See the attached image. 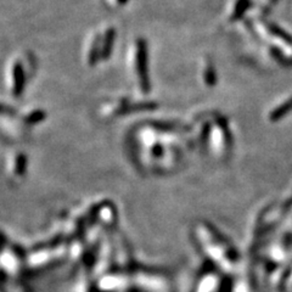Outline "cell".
<instances>
[{
	"label": "cell",
	"instance_id": "obj_7",
	"mask_svg": "<svg viewBox=\"0 0 292 292\" xmlns=\"http://www.w3.org/2000/svg\"><path fill=\"white\" fill-rule=\"evenodd\" d=\"M106 1L110 5L114 6V8H116V6H122L128 3V0H106Z\"/></svg>",
	"mask_w": 292,
	"mask_h": 292
},
{
	"label": "cell",
	"instance_id": "obj_4",
	"mask_svg": "<svg viewBox=\"0 0 292 292\" xmlns=\"http://www.w3.org/2000/svg\"><path fill=\"white\" fill-rule=\"evenodd\" d=\"M114 37H116V31L114 27H109L105 30L104 34L101 35V60H107L111 55L114 44Z\"/></svg>",
	"mask_w": 292,
	"mask_h": 292
},
{
	"label": "cell",
	"instance_id": "obj_6",
	"mask_svg": "<svg viewBox=\"0 0 292 292\" xmlns=\"http://www.w3.org/2000/svg\"><path fill=\"white\" fill-rule=\"evenodd\" d=\"M45 118V114L42 110H34V111L28 112L26 116H23V121L26 123H38L42 119Z\"/></svg>",
	"mask_w": 292,
	"mask_h": 292
},
{
	"label": "cell",
	"instance_id": "obj_1",
	"mask_svg": "<svg viewBox=\"0 0 292 292\" xmlns=\"http://www.w3.org/2000/svg\"><path fill=\"white\" fill-rule=\"evenodd\" d=\"M129 67L141 94L150 92L149 71H147V44L138 38L133 43L129 51Z\"/></svg>",
	"mask_w": 292,
	"mask_h": 292
},
{
	"label": "cell",
	"instance_id": "obj_2",
	"mask_svg": "<svg viewBox=\"0 0 292 292\" xmlns=\"http://www.w3.org/2000/svg\"><path fill=\"white\" fill-rule=\"evenodd\" d=\"M27 73L23 66L22 59H15L9 64L8 72H6V82L8 89L14 97H17L22 94L25 89Z\"/></svg>",
	"mask_w": 292,
	"mask_h": 292
},
{
	"label": "cell",
	"instance_id": "obj_3",
	"mask_svg": "<svg viewBox=\"0 0 292 292\" xmlns=\"http://www.w3.org/2000/svg\"><path fill=\"white\" fill-rule=\"evenodd\" d=\"M85 60L90 66L101 60V35L99 33H93L92 37L89 38L85 49Z\"/></svg>",
	"mask_w": 292,
	"mask_h": 292
},
{
	"label": "cell",
	"instance_id": "obj_5",
	"mask_svg": "<svg viewBox=\"0 0 292 292\" xmlns=\"http://www.w3.org/2000/svg\"><path fill=\"white\" fill-rule=\"evenodd\" d=\"M202 80L207 87H213L217 83V73L212 62L208 59L203 61L202 65Z\"/></svg>",
	"mask_w": 292,
	"mask_h": 292
}]
</instances>
